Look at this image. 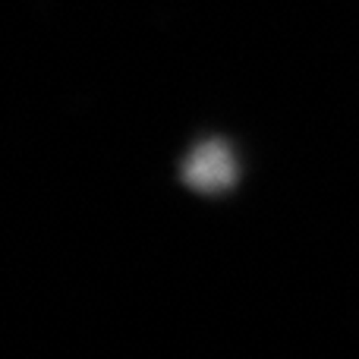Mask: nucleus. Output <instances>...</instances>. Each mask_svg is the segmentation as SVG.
I'll list each match as a JSON object with an SVG mask.
<instances>
[{
	"label": "nucleus",
	"mask_w": 359,
	"mask_h": 359,
	"mask_svg": "<svg viewBox=\"0 0 359 359\" xmlns=\"http://www.w3.org/2000/svg\"><path fill=\"white\" fill-rule=\"evenodd\" d=\"M186 177H189L192 186H202V189H221L233 180V164H230V155L221 149V145H202V149L192 155L189 168H186Z\"/></svg>",
	"instance_id": "nucleus-1"
}]
</instances>
